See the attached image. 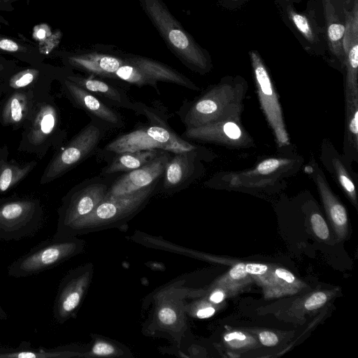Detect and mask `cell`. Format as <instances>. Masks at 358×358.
<instances>
[{"label": "cell", "mask_w": 358, "mask_h": 358, "mask_svg": "<svg viewBox=\"0 0 358 358\" xmlns=\"http://www.w3.org/2000/svg\"><path fill=\"white\" fill-rule=\"evenodd\" d=\"M8 5L13 6V3L17 1V0H4Z\"/></svg>", "instance_id": "obj_42"}, {"label": "cell", "mask_w": 358, "mask_h": 358, "mask_svg": "<svg viewBox=\"0 0 358 358\" xmlns=\"http://www.w3.org/2000/svg\"><path fill=\"white\" fill-rule=\"evenodd\" d=\"M248 273L255 275H262L268 270V266L262 264L249 263L245 264Z\"/></svg>", "instance_id": "obj_35"}, {"label": "cell", "mask_w": 358, "mask_h": 358, "mask_svg": "<svg viewBox=\"0 0 358 358\" xmlns=\"http://www.w3.org/2000/svg\"><path fill=\"white\" fill-rule=\"evenodd\" d=\"M224 339L225 341H231L232 340H239V341H244L246 339V336L245 334H243L241 332L235 331L231 332L229 334H227L224 336Z\"/></svg>", "instance_id": "obj_39"}, {"label": "cell", "mask_w": 358, "mask_h": 358, "mask_svg": "<svg viewBox=\"0 0 358 358\" xmlns=\"http://www.w3.org/2000/svg\"><path fill=\"white\" fill-rule=\"evenodd\" d=\"M44 211L35 199L0 201V240L19 241L34 236L43 226Z\"/></svg>", "instance_id": "obj_5"}, {"label": "cell", "mask_w": 358, "mask_h": 358, "mask_svg": "<svg viewBox=\"0 0 358 358\" xmlns=\"http://www.w3.org/2000/svg\"><path fill=\"white\" fill-rule=\"evenodd\" d=\"M15 62L0 55V78H7L17 68Z\"/></svg>", "instance_id": "obj_27"}, {"label": "cell", "mask_w": 358, "mask_h": 358, "mask_svg": "<svg viewBox=\"0 0 358 358\" xmlns=\"http://www.w3.org/2000/svg\"><path fill=\"white\" fill-rule=\"evenodd\" d=\"M108 191L107 184L98 178L85 181L74 187L63 199L58 210V225L53 238H66L70 235L78 222L102 201Z\"/></svg>", "instance_id": "obj_4"}, {"label": "cell", "mask_w": 358, "mask_h": 358, "mask_svg": "<svg viewBox=\"0 0 358 358\" xmlns=\"http://www.w3.org/2000/svg\"><path fill=\"white\" fill-rule=\"evenodd\" d=\"M259 338L262 344L268 347L273 346L278 342L277 335L268 331L261 332L259 334Z\"/></svg>", "instance_id": "obj_31"}, {"label": "cell", "mask_w": 358, "mask_h": 358, "mask_svg": "<svg viewBox=\"0 0 358 358\" xmlns=\"http://www.w3.org/2000/svg\"><path fill=\"white\" fill-rule=\"evenodd\" d=\"M0 53L10 55L29 65L43 62L45 57L34 44L24 39L0 34Z\"/></svg>", "instance_id": "obj_18"}, {"label": "cell", "mask_w": 358, "mask_h": 358, "mask_svg": "<svg viewBox=\"0 0 358 358\" xmlns=\"http://www.w3.org/2000/svg\"><path fill=\"white\" fill-rule=\"evenodd\" d=\"M229 276L234 280H241L248 275L245 270V264L243 263H238L236 264L229 271Z\"/></svg>", "instance_id": "obj_33"}, {"label": "cell", "mask_w": 358, "mask_h": 358, "mask_svg": "<svg viewBox=\"0 0 358 358\" xmlns=\"http://www.w3.org/2000/svg\"><path fill=\"white\" fill-rule=\"evenodd\" d=\"M350 1H351V0H347L346 3L348 4Z\"/></svg>", "instance_id": "obj_44"}, {"label": "cell", "mask_w": 358, "mask_h": 358, "mask_svg": "<svg viewBox=\"0 0 358 358\" xmlns=\"http://www.w3.org/2000/svg\"><path fill=\"white\" fill-rule=\"evenodd\" d=\"M152 124L123 134L105 147L108 152L117 154L145 150H162L171 153L190 151L196 147L176 134L157 117L150 119Z\"/></svg>", "instance_id": "obj_3"}, {"label": "cell", "mask_w": 358, "mask_h": 358, "mask_svg": "<svg viewBox=\"0 0 358 358\" xmlns=\"http://www.w3.org/2000/svg\"><path fill=\"white\" fill-rule=\"evenodd\" d=\"M171 152L162 150L157 157L143 166L127 172L115 180L106 196H116L143 189L164 174Z\"/></svg>", "instance_id": "obj_9"}, {"label": "cell", "mask_w": 358, "mask_h": 358, "mask_svg": "<svg viewBox=\"0 0 358 358\" xmlns=\"http://www.w3.org/2000/svg\"><path fill=\"white\" fill-rule=\"evenodd\" d=\"M75 279L67 277L59 285L53 307V316L57 322H62L72 315L80 303L81 292Z\"/></svg>", "instance_id": "obj_17"}, {"label": "cell", "mask_w": 358, "mask_h": 358, "mask_svg": "<svg viewBox=\"0 0 358 358\" xmlns=\"http://www.w3.org/2000/svg\"><path fill=\"white\" fill-rule=\"evenodd\" d=\"M35 162L25 164H13L6 163L0 170V193L7 192L13 187L36 166Z\"/></svg>", "instance_id": "obj_21"}, {"label": "cell", "mask_w": 358, "mask_h": 358, "mask_svg": "<svg viewBox=\"0 0 358 358\" xmlns=\"http://www.w3.org/2000/svg\"><path fill=\"white\" fill-rule=\"evenodd\" d=\"M280 10L287 20L310 43L320 41L322 29L317 24L313 15L299 13L291 0H276Z\"/></svg>", "instance_id": "obj_16"}, {"label": "cell", "mask_w": 358, "mask_h": 358, "mask_svg": "<svg viewBox=\"0 0 358 358\" xmlns=\"http://www.w3.org/2000/svg\"><path fill=\"white\" fill-rule=\"evenodd\" d=\"M101 137L102 130L96 123L92 122L85 126L52 158L44 170L41 183L53 181L80 163L92 154Z\"/></svg>", "instance_id": "obj_7"}, {"label": "cell", "mask_w": 358, "mask_h": 358, "mask_svg": "<svg viewBox=\"0 0 358 358\" xmlns=\"http://www.w3.org/2000/svg\"><path fill=\"white\" fill-rule=\"evenodd\" d=\"M280 165L277 159H268L262 161L257 166V171L262 174H268L275 171Z\"/></svg>", "instance_id": "obj_28"}, {"label": "cell", "mask_w": 358, "mask_h": 358, "mask_svg": "<svg viewBox=\"0 0 358 358\" xmlns=\"http://www.w3.org/2000/svg\"><path fill=\"white\" fill-rule=\"evenodd\" d=\"M222 130L228 138L233 140L238 139L241 136V130L238 126L231 122H226L222 127Z\"/></svg>", "instance_id": "obj_30"}, {"label": "cell", "mask_w": 358, "mask_h": 358, "mask_svg": "<svg viewBox=\"0 0 358 358\" xmlns=\"http://www.w3.org/2000/svg\"><path fill=\"white\" fill-rule=\"evenodd\" d=\"M352 111L353 113L349 122V129L355 138V144H357L358 132V111L357 103H355V108H352Z\"/></svg>", "instance_id": "obj_34"}, {"label": "cell", "mask_w": 358, "mask_h": 358, "mask_svg": "<svg viewBox=\"0 0 358 358\" xmlns=\"http://www.w3.org/2000/svg\"><path fill=\"white\" fill-rule=\"evenodd\" d=\"M141 5L172 52L187 67L206 72L210 66L206 52L185 31L162 0H139Z\"/></svg>", "instance_id": "obj_2"}, {"label": "cell", "mask_w": 358, "mask_h": 358, "mask_svg": "<svg viewBox=\"0 0 358 358\" xmlns=\"http://www.w3.org/2000/svg\"><path fill=\"white\" fill-rule=\"evenodd\" d=\"M22 148L36 151L44 145L56 131L58 113L56 107L50 103H36L33 114L27 123Z\"/></svg>", "instance_id": "obj_10"}, {"label": "cell", "mask_w": 358, "mask_h": 358, "mask_svg": "<svg viewBox=\"0 0 358 358\" xmlns=\"http://www.w3.org/2000/svg\"><path fill=\"white\" fill-rule=\"evenodd\" d=\"M215 311L213 307H206L199 310L196 313V315L199 318H207L212 316L215 313Z\"/></svg>", "instance_id": "obj_38"}, {"label": "cell", "mask_w": 358, "mask_h": 358, "mask_svg": "<svg viewBox=\"0 0 358 358\" xmlns=\"http://www.w3.org/2000/svg\"><path fill=\"white\" fill-rule=\"evenodd\" d=\"M6 87V85H5L3 83H2L1 82H0V89L3 88V87ZM0 95H1V92H0Z\"/></svg>", "instance_id": "obj_43"}, {"label": "cell", "mask_w": 358, "mask_h": 358, "mask_svg": "<svg viewBox=\"0 0 358 358\" xmlns=\"http://www.w3.org/2000/svg\"><path fill=\"white\" fill-rule=\"evenodd\" d=\"M112 345L105 342H97L92 348V352L96 355H109L114 352Z\"/></svg>", "instance_id": "obj_32"}, {"label": "cell", "mask_w": 358, "mask_h": 358, "mask_svg": "<svg viewBox=\"0 0 358 358\" xmlns=\"http://www.w3.org/2000/svg\"><path fill=\"white\" fill-rule=\"evenodd\" d=\"M327 300V296L322 292H317L313 294L306 301L304 306L308 310H314L319 308L323 304L326 303Z\"/></svg>", "instance_id": "obj_26"}, {"label": "cell", "mask_w": 358, "mask_h": 358, "mask_svg": "<svg viewBox=\"0 0 358 358\" xmlns=\"http://www.w3.org/2000/svg\"><path fill=\"white\" fill-rule=\"evenodd\" d=\"M225 297L224 293L222 290L215 291L210 296V300L215 303L222 302Z\"/></svg>", "instance_id": "obj_40"}, {"label": "cell", "mask_w": 358, "mask_h": 358, "mask_svg": "<svg viewBox=\"0 0 358 358\" xmlns=\"http://www.w3.org/2000/svg\"><path fill=\"white\" fill-rule=\"evenodd\" d=\"M57 55L66 68L94 76L120 80L138 87L150 85L157 91L158 82L171 83L191 90H198L194 83L178 71L145 57L98 52H57Z\"/></svg>", "instance_id": "obj_1"}, {"label": "cell", "mask_w": 358, "mask_h": 358, "mask_svg": "<svg viewBox=\"0 0 358 358\" xmlns=\"http://www.w3.org/2000/svg\"><path fill=\"white\" fill-rule=\"evenodd\" d=\"M65 74L64 73L59 78L64 92L73 103L108 126L122 127V120L116 111L96 96L66 78Z\"/></svg>", "instance_id": "obj_11"}, {"label": "cell", "mask_w": 358, "mask_h": 358, "mask_svg": "<svg viewBox=\"0 0 358 358\" xmlns=\"http://www.w3.org/2000/svg\"><path fill=\"white\" fill-rule=\"evenodd\" d=\"M310 223L315 235L322 240H326L329 236V231L324 218L318 213H314L310 217Z\"/></svg>", "instance_id": "obj_24"}, {"label": "cell", "mask_w": 358, "mask_h": 358, "mask_svg": "<svg viewBox=\"0 0 358 358\" xmlns=\"http://www.w3.org/2000/svg\"><path fill=\"white\" fill-rule=\"evenodd\" d=\"M8 317L6 313L5 310L2 308L1 304H0V320H6Z\"/></svg>", "instance_id": "obj_41"}, {"label": "cell", "mask_w": 358, "mask_h": 358, "mask_svg": "<svg viewBox=\"0 0 358 358\" xmlns=\"http://www.w3.org/2000/svg\"><path fill=\"white\" fill-rule=\"evenodd\" d=\"M275 275L279 279L282 280L283 281L289 284L293 283L296 280L294 275L284 268H279L275 269Z\"/></svg>", "instance_id": "obj_36"}, {"label": "cell", "mask_w": 358, "mask_h": 358, "mask_svg": "<svg viewBox=\"0 0 358 358\" xmlns=\"http://www.w3.org/2000/svg\"><path fill=\"white\" fill-rule=\"evenodd\" d=\"M13 6L8 5L4 0H0V13L1 12H11L14 10ZM0 23L9 25L8 22L4 19L0 14Z\"/></svg>", "instance_id": "obj_37"}, {"label": "cell", "mask_w": 358, "mask_h": 358, "mask_svg": "<svg viewBox=\"0 0 358 358\" xmlns=\"http://www.w3.org/2000/svg\"><path fill=\"white\" fill-rule=\"evenodd\" d=\"M158 317L163 324L167 325L173 324L177 319L176 312L172 308L168 307L162 308L159 311Z\"/></svg>", "instance_id": "obj_29"}, {"label": "cell", "mask_w": 358, "mask_h": 358, "mask_svg": "<svg viewBox=\"0 0 358 358\" xmlns=\"http://www.w3.org/2000/svg\"><path fill=\"white\" fill-rule=\"evenodd\" d=\"M162 150H145L115 154L110 163L102 171V174L129 172L153 159Z\"/></svg>", "instance_id": "obj_20"}, {"label": "cell", "mask_w": 358, "mask_h": 358, "mask_svg": "<svg viewBox=\"0 0 358 358\" xmlns=\"http://www.w3.org/2000/svg\"><path fill=\"white\" fill-rule=\"evenodd\" d=\"M322 185H320L322 194L328 208L331 218L337 228L345 227L347 224L348 217L345 208L339 202H338L329 194L328 189L322 180H318Z\"/></svg>", "instance_id": "obj_22"}, {"label": "cell", "mask_w": 358, "mask_h": 358, "mask_svg": "<svg viewBox=\"0 0 358 358\" xmlns=\"http://www.w3.org/2000/svg\"><path fill=\"white\" fill-rule=\"evenodd\" d=\"M257 87L258 96L263 110L272 127L280 146L289 143V138L282 116L281 109L267 69L259 53L249 52Z\"/></svg>", "instance_id": "obj_8"}, {"label": "cell", "mask_w": 358, "mask_h": 358, "mask_svg": "<svg viewBox=\"0 0 358 358\" xmlns=\"http://www.w3.org/2000/svg\"><path fill=\"white\" fill-rule=\"evenodd\" d=\"M31 90H15L7 99L1 113V122L4 126L19 127L29 122L36 106Z\"/></svg>", "instance_id": "obj_13"}, {"label": "cell", "mask_w": 358, "mask_h": 358, "mask_svg": "<svg viewBox=\"0 0 358 358\" xmlns=\"http://www.w3.org/2000/svg\"><path fill=\"white\" fill-rule=\"evenodd\" d=\"M339 182L346 192L354 199L356 198L355 187L342 164H336Z\"/></svg>", "instance_id": "obj_25"}, {"label": "cell", "mask_w": 358, "mask_h": 358, "mask_svg": "<svg viewBox=\"0 0 358 358\" xmlns=\"http://www.w3.org/2000/svg\"><path fill=\"white\" fill-rule=\"evenodd\" d=\"M59 356V352L43 348L31 349L25 346L20 350L0 353V358H48Z\"/></svg>", "instance_id": "obj_23"}, {"label": "cell", "mask_w": 358, "mask_h": 358, "mask_svg": "<svg viewBox=\"0 0 358 358\" xmlns=\"http://www.w3.org/2000/svg\"><path fill=\"white\" fill-rule=\"evenodd\" d=\"M345 33L343 39L344 62L347 67L348 97L357 99L358 69V0L351 11L345 9Z\"/></svg>", "instance_id": "obj_12"}, {"label": "cell", "mask_w": 358, "mask_h": 358, "mask_svg": "<svg viewBox=\"0 0 358 358\" xmlns=\"http://www.w3.org/2000/svg\"><path fill=\"white\" fill-rule=\"evenodd\" d=\"M322 5L329 50L337 58L344 61L343 39L345 24L341 21L331 0H322Z\"/></svg>", "instance_id": "obj_19"}, {"label": "cell", "mask_w": 358, "mask_h": 358, "mask_svg": "<svg viewBox=\"0 0 358 358\" xmlns=\"http://www.w3.org/2000/svg\"><path fill=\"white\" fill-rule=\"evenodd\" d=\"M195 150L173 153L163 174L164 188L178 187L192 176L194 169Z\"/></svg>", "instance_id": "obj_15"}, {"label": "cell", "mask_w": 358, "mask_h": 358, "mask_svg": "<svg viewBox=\"0 0 358 358\" xmlns=\"http://www.w3.org/2000/svg\"><path fill=\"white\" fill-rule=\"evenodd\" d=\"M77 244L66 238L46 240L13 261L7 268L9 276L24 278L47 271L71 257Z\"/></svg>", "instance_id": "obj_6"}, {"label": "cell", "mask_w": 358, "mask_h": 358, "mask_svg": "<svg viewBox=\"0 0 358 358\" xmlns=\"http://www.w3.org/2000/svg\"><path fill=\"white\" fill-rule=\"evenodd\" d=\"M65 77L94 95L105 99L110 104L141 113L142 103L137 104L131 101L122 90L108 83L72 73H66Z\"/></svg>", "instance_id": "obj_14"}]
</instances>
